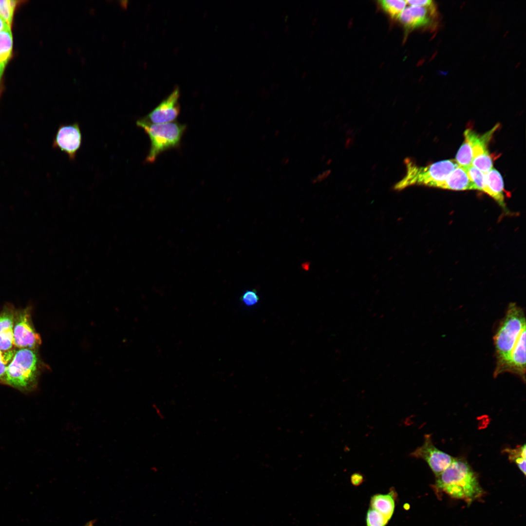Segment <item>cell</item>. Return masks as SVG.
Wrapping results in <instances>:
<instances>
[{
  "instance_id": "1",
  "label": "cell",
  "mask_w": 526,
  "mask_h": 526,
  "mask_svg": "<svg viewBox=\"0 0 526 526\" xmlns=\"http://www.w3.org/2000/svg\"><path fill=\"white\" fill-rule=\"evenodd\" d=\"M526 318L523 309L510 303L493 336L494 377L506 372L526 380Z\"/></svg>"
},
{
  "instance_id": "2",
  "label": "cell",
  "mask_w": 526,
  "mask_h": 526,
  "mask_svg": "<svg viewBox=\"0 0 526 526\" xmlns=\"http://www.w3.org/2000/svg\"><path fill=\"white\" fill-rule=\"evenodd\" d=\"M432 486L437 495L444 493L468 504L480 499L485 493L476 472L461 458H454L451 465L436 476Z\"/></svg>"
},
{
  "instance_id": "3",
  "label": "cell",
  "mask_w": 526,
  "mask_h": 526,
  "mask_svg": "<svg viewBox=\"0 0 526 526\" xmlns=\"http://www.w3.org/2000/svg\"><path fill=\"white\" fill-rule=\"evenodd\" d=\"M39 368L36 350L18 349L1 383L24 391L32 390L37 385Z\"/></svg>"
},
{
  "instance_id": "4",
  "label": "cell",
  "mask_w": 526,
  "mask_h": 526,
  "mask_svg": "<svg viewBox=\"0 0 526 526\" xmlns=\"http://www.w3.org/2000/svg\"><path fill=\"white\" fill-rule=\"evenodd\" d=\"M404 163L406 172L394 186L395 190L414 185L441 188L449 175L458 166L453 160H442L425 167L417 166L410 158H406Z\"/></svg>"
},
{
  "instance_id": "5",
  "label": "cell",
  "mask_w": 526,
  "mask_h": 526,
  "mask_svg": "<svg viewBox=\"0 0 526 526\" xmlns=\"http://www.w3.org/2000/svg\"><path fill=\"white\" fill-rule=\"evenodd\" d=\"M136 126L142 128L149 136L150 147L145 163H152L162 152L178 147L187 126L177 121L151 124L140 118Z\"/></svg>"
},
{
  "instance_id": "6",
  "label": "cell",
  "mask_w": 526,
  "mask_h": 526,
  "mask_svg": "<svg viewBox=\"0 0 526 526\" xmlns=\"http://www.w3.org/2000/svg\"><path fill=\"white\" fill-rule=\"evenodd\" d=\"M13 338L15 348L33 350L41 343V337L35 330L29 308L16 311Z\"/></svg>"
},
{
  "instance_id": "7",
  "label": "cell",
  "mask_w": 526,
  "mask_h": 526,
  "mask_svg": "<svg viewBox=\"0 0 526 526\" xmlns=\"http://www.w3.org/2000/svg\"><path fill=\"white\" fill-rule=\"evenodd\" d=\"M410 455L425 460L435 476L448 467L454 459L451 455L437 449L433 444L430 434L424 436L422 445L417 448Z\"/></svg>"
},
{
  "instance_id": "8",
  "label": "cell",
  "mask_w": 526,
  "mask_h": 526,
  "mask_svg": "<svg viewBox=\"0 0 526 526\" xmlns=\"http://www.w3.org/2000/svg\"><path fill=\"white\" fill-rule=\"evenodd\" d=\"M82 136L77 122L60 124L53 139V147L66 153L70 160H75L80 149Z\"/></svg>"
},
{
  "instance_id": "9",
  "label": "cell",
  "mask_w": 526,
  "mask_h": 526,
  "mask_svg": "<svg viewBox=\"0 0 526 526\" xmlns=\"http://www.w3.org/2000/svg\"><path fill=\"white\" fill-rule=\"evenodd\" d=\"M436 16V7L433 4L429 6L405 7L396 18L406 29L413 30L431 26Z\"/></svg>"
},
{
  "instance_id": "10",
  "label": "cell",
  "mask_w": 526,
  "mask_h": 526,
  "mask_svg": "<svg viewBox=\"0 0 526 526\" xmlns=\"http://www.w3.org/2000/svg\"><path fill=\"white\" fill-rule=\"evenodd\" d=\"M180 90L176 88L171 93L146 116L142 118L151 124H162L175 121L180 112Z\"/></svg>"
},
{
  "instance_id": "11",
  "label": "cell",
  "mask_w": 526,
  "mask_h": 526,
  "mask_svg": "<svg viewBox=\"0 0 526 526\" xmlns=\"http://www.w3.org/2000/svg\"><path fill=\"white\" fill-rule=\"evenodd\" d=\"M16 310L11 305L0 310V350L4 351L15 349L13 328Z\"/></svg>"
},
{
  "instance_id": "12",
  "label": "cell",
  "mask_w": 526,
  "mask_h": 526,
  "mask_svg": "<svg viewBox=\"0 0 526 526\" xmlns=\"http://www.w3.org/2000/svg\"><path fill=\"white\" fill-rule=\"evenodd\" d=\"M485 174L486 189L485 192L493 198L503 208H506L504 183L500 172L492 168Z\"/></svg>"
},
{
  "instance_id": "13",
  "label": "cell",
  "mask_w": 526,
  "mask_h": 526,
  "mask_svg": "<svg viewBox=\"0 0 526 526\" xmlns=\"http://www.w3.org/2000/svg\"><path fill=\"white\" fill-rule=\"evenodd\" d=\"M498 127V125L495 126L482 135H479L470 129H467L464 132L465 139L469 143L471 147L473 158L489 153L488 150V144Z\"/></svg>"
},
{
  "instance_id": "14",
  "label": "cell",
  "mask_w": 526,
  "mask_h": 526,
  "mask_svg": "<svg viewBox=\"0 0 526 526\" xmlns=\"http://www.w3.org/2000/svg\"><path fill=\"white\" fill-rule=\"evenodd\" d=\"M441 188L453 190L475 189L465 169L459 166L449 175Z\"/></svg>"
},
{
  "instance_id": "15",
  "label": "cell",
  "mask_w": 526,
  "mask_h": 526,
  "mask_svg": "<svg viewBox=\"0 0 526 526\" xmlns=\"http://www.w3.org/2000/svg\"><path fill=\"white\" fill-rule=\"evenodd\" d=\"M396 493L394 488L387 494H376L370 500L371 507L382 514L389 521L392 518L395 508Z\"/></svg>"
},
{
  "instance_id": "16",
  "label": "cell",
  "mask_w": 526,
  "mask_h": 526,
  "mask_svg": "<svg viewBox=\"0 0 526 526\" xmlns=\"http://www.w3.org/2000/svg\"><path fill=\"white\" fill-rule=\"evenodd\" d=\"M13 38L11 28L0 32V82L12 52Z\"/></svg>"
},
{
  "instance_id": "17",
  "label": "cell",
  "mask_w": 526,
  "mask_h": 526,
  "mask_svg": "<svg viewBox=\"0 0 526 526\" xmlns=\"http://www.w3.org/2000/svg\"><path fill=\"white\" fill-rule=\"evenodd\" d=\"M504 452L508 454L509 460L514 463L518 468L526 475V444L521 445L514 449L507 448Z\"/></svg>"
},
{
  "instance_id": "18",
  "label": "cell",
  "mask_w": 526,
  "mask_h": 526,
  "mask_svg": "<svg viewBox=\"0 0 526 526\" xmlns=\"http://www.w3.org/2000/svg\"><path fill=\"white\" fill-rule=\"evenodd\" d=\"M378 3L383 10L393 18H396L407 5L406 0H381Z\"/></svg>"
},
{
  "instance_id": "19",
  "label": "cell",
  "mask_w": 526,
  "mask_h": 526,
  "mask_svg": "<svg viewBox=\"0 0 526 526\" xmlns=\"http://www.w3.org/2000/svg\"><path fill=\"white\" fill-rule=\"evenodd\" d=\"M463 168L465 169L470 179L473 183L475 189L485 192L486 189L485 173L472 165Z\"/></svg>"
},
{
  "instance_id": "20",
  "label": "cell",
  "mask_w": 526,
  "mask_h": 526,
  "mask_svg": "<svg viewBox=\"0 0 526 526\" xmlns=\"http://www.w3.org/2000/svg\"><path fill=\"white\" fill-rule=\"evenodd\" d=\"M473 160L472 152L469 143L465 139L455 157V161L458 166L462 167L471 165Z\"/></svg>"
},
{
  "instance_id": "21",
  "label": "cell",
  "mask_w": 526,
  "mask_h": 526,
  "mask_svg": "<svg viewBox=\"0 0 526 526\" xmlns=\"http://www.w3.org/2000/svg\"><path fill=\"white\" fill-rule=\"evenodd\" d=\"M18 1L0 0V16L11 28L14 11Z\"/></svg>"
},
{
  "instance_id": "22",
  "label": "cell",
  "mask_w": 526,
  "mask_h": 526,
  "mask_svg": "<svg viewBox=\"0 0 526 526\" xmlns=\"http://www.w3.org/2000/svg\"><path fill=\"white\" fill-rule=\"evenodd\" d=\"M471 165L484 173L493 168L492 159L489 153L473 158Z\"/></svg>"
},
{
  "instance_id": "23",
  "label": "cell",
  "mask_w": 526,
  "mask_h": 526,
  "mask_svg": "<svg viewBox=\"0 0 526 526\" xmlns=\"http://www.w3.org/2000/svg\"><path fill=\"white\" fill-rule=\"evenodd\" d=\"M367 526H386L389 521L380 512L370 507L366 514Z\"/></svg>"
},
{
  "instance_id": "24",
  "label": "cell",
  "mask_w": 526,
  "mask_h": 526,
  "mask_svg": "<svg viewBox=\"0 0 526 526\" xmlns=\"http://www.w3.org/2000/svg\"><path fill=\"white\" fill-rule=\"evenodd\" d=\"M17 349L4 351L0 350V383L5 376L8 366L12 360Z\"/></svg>"
},
{
  "instance_id": "25",
  "label": "cell",
  "mask_w": 526,
  "mask_h": 526,
  "mask_svg": "<svg viewBox=\"0 0 526 526\" xmlns=\"http://www.w3.org/2000/svg\"><path fill=\"white\" fill-rule=\"evenodd\" d=\"M241 301L247 306L256 304L259 301V297L255 289L245 291L240 298Z\"/></svg>"
},
{
  "instance_id": "26",
  "label": "cell",
  "mask_w": 526,
  "mask_h": 526,
  "mask_svg": "<svg viewBox=\"0 0 526 526\" xmlns=\"http://www.w3.org/2000/svg\"><path fill=\"white\" fill-rule=\"evenodd\" d=\"M407 4L413 6H429L433 4V2L430 0H406Z\"/></svg>"
},
{
  "instance_id": "27",
  "label": "cell",
  "mask_w": 526,
  "mask_h": 526,
  "mask_svg": "<svg viewBox=\"0 0 526 526\" xmlns=\"http://www.w3.org/2000/svg\"><path fill=\"white\" fill-rule=\"evenodd\" d=\"M363 481V476L359 473H354L351 476V482L354 486H358L362 483Z\"/></svg>"
},
{
  "instance_id": "28",
  "label": "cell",
  "mask_w": 526,
  "mask_h": 526,
  "mask_svg": "<svg viewBox=\"0 0 526 526\" xmlns=\"http://www.w3.org/2000/svg\"><path fill=\"white\" fill-rule=\"evenodd\" d=\"M7 28H11L7 24L5 20L0 16V32Z\"/></svg>"
},
{
  "instance_id": "29",
  "label": "cell",
  "mask_w": 526,
  "mask_h": 526,
  "mask_svg": "<svg viewBox=\"0 0 526 526\" xmlns=\"http://www.w3.org/2000/svg\"><path fill=\"white\" fill-rule=\"evenodd\" d=\"M84 526H94V523L92 521L89 522Z\"/></svg>"
}]
</instances>
